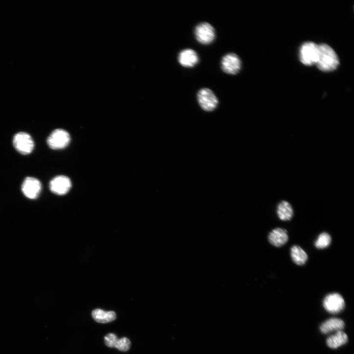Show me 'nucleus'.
Instances as JSON below:
<instances>
[{"label":"nucleus","mask_w":354,"mask_h":354,"mask_svg":"<svg viewBox=\"0 0 354 354\" xmlns=\"http://www.w3.org/2000/svg\"><path fill=\"white\" fill-rule=\"evenodd\" d=\"M194 35L196 41L203 45L211 44L216 38L215 29L206 22H200L195 26Z\"/></svg>","instance_id":"obj_2"},{"label":"nucleus","mask_w":354,"mask_h":354,"mask_svg":"<svg viewBox=\"0 0 354 354\" xmlns=\"http://www.w3.org/2000/svg\"><path fill=\"white\" fill-rule=\"evenodd\" d=\"M220 67L225 74L235 75L238 74L241 68V61L237 55L228 53L224 55L220 61Z\"/></svg>","instance_id":"obj_4"},{"label":"nucleus","mask_w":354,"mask_h":354,"mask_svg":"<svg viewBox=\"0 0 354 354\" xmlns=\"http://www.w3.org/2000/svg\"><path fill=\"white\" fill-rule=\"evenodd\" d=\"M287 231L285 229L277 228L272 230L268 236V240L273 246L279 247L285 244L288 240Z\"/></svg>","instance_id":"obj_12"},{"label":"nucleus","mask_w":354,"mask_h":354,"mask_svg":"<svg viewBox=\"0 0 354 354\" xmlns=\"http://www.w3.org/2000/svg\"><path fill=\"white\" fill-rule=\"evenodd\" d=\"M130 341L126 337H123L118 339L115 348L122 352L128 351L130 347Z\"/></svg>","instance_id":"obj_19"},{"label":"nucleus","mask_w":354,"mask_h":354,"mask_svg":"<svg viewBox=\"0 0 354 354\" xmlns=\"http://www.w3.org/2000/svg\"><path fill=\"white\" fill-rule=\"evenodd\" d=\"M291 257L294 263L298 266L304 265L308 260V255L305 251L296 245L291 248Z\"/></svg>","instance_id":"obj_17"},{"label":"nucleus","mask_w":354,"mask_h":354,"mask_svg":"<svg viewBox=\"0 0 354 354\" xmlns=\"http://www.w3.org/2000/svg\"><path fill=\"white\" fill-rule=\"evenodd\" d=\"M197 100L201 109L207 112L215 110L219 100L214 92L209 88H200L197 93Z\"/></svg>","instance_id":"obj_3"},{"label":"nucleus","mask_w":354,"mask_h":354,"mask_svg":"<svg viewBox=\"0 0 354 354\" xmlns=\"http://www.w3.org/2000/svg\"><path fill=\"white\" fill-rule=\"evenodd\" d=\"M319 55L316 63L318 68L323 71L335 70L339 64L338 57L333 49L325 44L318 45Z\"/></svg>","instance_id":"obj_1"},{"label":"nucleus","mask_w":354,"mask_h":354,"mask_svg":"<svg viewBox=\"0 0 354 354\" xmlns=\"http://www.w3.org/2000/svg\"><path fill=\"white\" fill-rule=\"evenodd\" d=\"M179 64L185 68H192L199 61L198 53L191 48H185L181 50L177 55Z\"/></svg>","instance_id":"obj_11"},{"label":"nucleus","mask_w":354,"mask_h":354,"mask_svg":"<svg viewBox=\"0 0 354 354\" xmlns=\"http://www.w3.org/2000/svg\"><path fill=\"white\" fill-rule=\"evenodd\" d=\"M331 242V236L326 232H323L319 235L315 242V246L317 249H322L329 246Z\"/></svg>","instance_id":"obj_18"},{"label":"nucleus","mask_w":354,"mask_h":354,"mask_svg":"<svg viewBox=\"0 0 354 354\" xmlns=\"http://www.w3.org/2000/svg\"><path fill=\"white\" fill-rule=\"evenodd\" d=\"M70 141L69 134L62 129L54 130L47 139L49 147L54 149H62L68 146Z\"/></svg>","instance_id":"obj_7"},{"label":"nucleus","mask_w":354,"mask_h":354,"mask_svg":"<svg viewBox=\"0 0 354 354\" xmlns=\"http://www.w3.org/2000/svg\"><path fill=\"white\" fill-rule=\"evenodd\" d=\"M348 339L347 334L342 330H339L327 338L326 344L329 348L336 349L346 344Z\"/></svg>","instance_id":"obj_16"},{"label":"nucleus","mask_w":354,"mask_h":354,"mask_svg":"<svg viewBox=\"0 0 354 354\" xmlns=\"http://www.w3.org/2000/svg\"><path fill=\"white\" fill-rule=\"evenodd\" d=\"M91 315L93 319L97 322L106 323L114 321L116 319V314L114 311H107L96 309L92 311Z\"/></svg>","instance_id":"obj_15"},{"label":"nucleus","mask_w":354,"mask_h":354,"mask_svg":"<svg viewBox=\"0 0 354 354\" xmlns=\"http://www.w3.org/2000/svg\"><path fill=\"white\" fill-rule=\"evenodd\" d=\"M344 326V322L338 318H330L324 322L320 326L321 331L326 334L333 331L341 330Z\"/></svg>","instance_id":"obj_13"},{"label":"nucleus","mask_w":354,"mask_h":354,"mask_svg":"<svg viewBox=\"0 0 354 354\" xmlns=\"http://www.w3.org/2000/svg\"><path fill=\"white\" fill-rule=\"evenodd\" d=\"M118 340L117 336L114 333H109L104 337L105 344L111 348L115 347Z\"/></svg>","instance_id":"obj_20"},{"label":"nucleus","mask_w":354,"mask_h":354,"mask_svg":"<svg viewBox=\"0 0 354 354\" xmlns=\"http://www.w3.org/2000/svg\"><path fill=\"white\" fill-rule=\"evenodd\" d=\"M13 144L19 153L24 155L31 153L34 148V142L31 137L24 132H19L14 135Z\"/></svg>","instance_id":"obj_6"},{"label":"nucleus","mask_w":354,"mask_h":354,"mask_svg":"<svg viewBox=\"0 0 354 354\" xmlns=\"http://www.w3.org/2000/svg\"><path fill=\"white\" fill-rule=\"evenodd\" d=\"M318 55V45L313 42H305L300 48L299 59L304 65L309 66L316 64Z\"/></svg>","instance_id":"obj_5"},{"label":"nucleus","mask_w":354,"mask_h":354,"mask_svg":"<svg viewBox=\"0 0 354 354\" xmlns=\"http://www.w3.org/2000/svg\"><path fill=\"white\" fill-rule=\"evenodd\" d=\"M22 191L26 197L30 199H36L41 190V184L37 178L26 177L22 184Z\"/></svg>","instance_id":"obj_9"},{"label":"nucleus","mask_w":354,"mask_h":354,"mask_svg":"<svg viewBox=\"0 0 354 354\" xmlns=\"http://www.w3.org/2000/svg\"><path fill=\"white\" fill-rule=\"evenodd\" d=\"M51 191L58 195L66 194L71 187L70 179L66 176H59L53 178L50 182Z\"/></svg>","instance_id":"obj_10"},{"label":"nucleus","mask_w":354,"mask_h":354,"mask_svg":"<svg viewBox=\"0 0 354 354\" xmlns=\"http://www.w3.org/2000/svg\"><path fill=\"white\" fill-rule=\"evenodd\" d=\"M277 214L281 220H290L294 215V210L292 205L286 201H282L277 205Z\"/></svg>","instance_id":"obj_14"},{"label":"nucleus","mask_w":354,"mask_h":354,"mask_svg":"<svg viewBox=\"0 0 354 354\" xmlns=\"http://www.w3.org/2000/svg\"><path fill=\"white\" fill-rule=\"evenodd\" d=\"M323 306L327 312L336 314L344 309L345 301L340 294L337 293H331L324 298Z\"/></svg>","instance_id":"obj_8"}]
</instances>
